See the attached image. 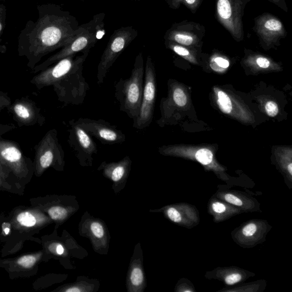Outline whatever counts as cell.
<instances>
[{
  "label": "cell",
  "mask_w": 292,
  "mask_h": 292,
  "mask_svg": "<svg viewBox=\"0 0 292 292\" xmlns=\"http://www.w3.org/2000/svg\"><path fill=\"white\" fill-rule=\"evenodd\" d=\"M90 51L82 52L61 60L34 76L30 83L41 90L53 86L61 102L80 105L90 89L83 76L84 64Z\"/></svg>",
  "instance_id": "1"
},
{
  "label": "cell",
  "mask_w": 292,
  "mask_h": 292,
  "mask_svg": "<svg viewBox=\"0 0 292 292\" xmlns=\"http://www.w3.org/2000/svg\"><path fill=\"white\" fill-rule=\"evenodd\" d=\"M79 27L76 17L69 13L62 12L59 16L53 17L51 24L43 30L40 46L29 61L28 66L33 69L43 55L67 45Z\"/></svg>",
  "instance_id": "2"
},
{
  "label": "cell",
  "mask_w": 292,
  "mask_h": 292,
  "mask_svg": "<svg viewBox=\"0 0 292 292\" xmlns=\"http://www.w3.org/2000/svg\"><path fill=\"white\" fill-rule=\"evenodd\" d=\"M145 66L143 54L135 60L134 68L129 78H121L115 85V97L119 102L120 110L136 121L140 111L145 82Z\"/></svg>",
  "instance_id": "3"
},
{
  "label": "cell",
  "mask_w": 292,
  "mask_h": 292,
  "mask_svg": "<svg viewBox=\"0 0 292 292\" xmlns=\"http://www.w3.org/2000/svg\"><path fill=\"white\" fill-rule=\"evenodd\" d=\"M104 17V14H98L94 16L89 23L80 25L68 44L46 62L35 67L32 69L33 73L44 71L52 65L70 55L90 51L99 40V37L102 36Z\"/></svg>",
  "instance_id": "4"
},
{
  "label": "cell",
  "mask_w": 292,
  "mask_h": 292,
  "mask_svg": "<svg viewBox=\"0 0 292 292\" xmlns=\"http://www.w3.org/2000/svg\"><path fill=\"white\" fill-rule=\"evenodd\" d=\"M138 35L137 30L132 27H122L112 33L98 64L97 77L99 85L103 84L112 65Z\"/></svg>",
  "instance_id": "5"
},
{
  "label": "cell",
  "mask_w": 292,
  "mask_h": 292,
  "mask_svg": "<svg viewBox=\"0 0 292 292\" xmlns=\"http://www.w3.org/2000/svg\"><path fill=\"white\" fill-rule=\"evenodd\" d=\"M36 151L34 168L38 175L50 167H62L64 164V151L59 143L57 131L51 129L46 133L37 145Z\"/></svg>",
  "instance_id": "6"
},
{
  "label": "cell",
  "mask_w": 292,
  "mask_h": 292,
  "mask_svg": "<svg viewBox=\"0 0 292 292\" xmlns=\"http://www.w3.org/2000/svg\"><path fill=\"white\" fill-rule=\"evenodd\" d=\"M156 94L155 67L150 56H147L145 71V82L140 111L133 127L142 130L151 125L153 119Z\"/></svg>",
  "instance_id": "7"
},
{
  "label": "cell",
  "mask_w": 292,
  "mask_h": 292,
  "mask_svg": "<svg viewBox=\"0 0 292 292\" xmlns=\"http://www.w3.org/2000/svg\"><path fill=\"white\" fill-rule=\"evenodd\" d=\"M73 120L91 137L97 138L103 145H117L126 140V135L117 126L106 121L83 118Z\"/></svg>",
  "instance_id": "8"
},
{
  "label": "cell",
  "mask_w": 292,
  "mask_h": 292,
  "mask_svg": "<svg viewBox=\"0 0 292 292\" xmlns=\"http://www.w3.org/2000/svg\"><path fill=\"white\" fill-rule=\"evenodd\" d=\"M68 143L82 165H91L93 155L97 154V145L88 133L77 125L73 120L69 121Z\"/></svg>",
  "instance_id": "9"
},
{
  "label": "cell",
  "mask_w": 292,
  "mask_h": 292,
  "mask_svg": "<svg viewBox=\"0 0 292 292\" xmlns=\"http://www.w3.org/2000/svg\"><path fill=\"white\" fill-rule=\"evenodd\" d=\"M0 156L3 163L20 179L27 178L32 163L22 152L18 143L0 138Z\"/></svg>",
  "instance_id": "10"
},
{
  "label": "cell",
  "mask_w": 292,
  "mask_h": 292,
  "mask_svg": "<svg viewBox=\"0 0 292 292\" xmlns=\"http://www.w3.org/2000/svg\"><path fill=\"white\" fill-rule=\"evenodd\" d=\"M7 109L20 128L42 126L45 123L46 118L42 114L41 108L36 102L27 97L17 99Z\"/></svg>",
  "instance_id": "11"
},
{
  "label": "cell",
  "mask_w": 292,
  "mask_h": 292,
  "mask_svg": "<svg viewBox=\"0 0 292 292\" xmlns=\"http://www.w3.org/2000/svg\"><path fill=\"white\" fill-rule=\"evenodd\" d=\"M131 164L132 161L130 157L127 156L119 162L110 163L103 162L100 169H103L104 173L110 176L113 181L118 182L123 180L127 174Z\"/></svg>",
  "instance_id": "12"
},
{
  "label": "cell",
  "mask_w": 292,
  "mask_h": 292,
  "mask_svg": "<svg viewBox=\"0 0 292 292\" xmlns=\"http://www.w3.org/2000/svg\"><path fill=\"white\" fill-rule=\"evenodd\" d=\"M17 221L21 226L26 228H32L36 226L40 220L33 213L25 211L19 213L17 216Z\"/></svg>",
  "instance_id": "13"
},
{
  "label": "cell",
  "mask_w": 292,
  "mask_h": 292,
  "mask_svg": "<svg viewBox=\"0 0 292 292\" xmlns=\"http://www.w3.org/2000/svg\"><path fill=\"white\" fill-rule=\"evenodd\" d=\"M217 95V104L220 110L225 114H229L232 110V104L229 96L223 91H216Z\"/></svg>",
  "instance_id": "14"
},
{
  "label": "cell",
  "mask_w": 292,
  "mask_h": 292,
  "mask_svg": "<svg viewBox=\"0 0 292 292\" xmlns=\"http://www.w3.org/2000/svg\"><path fill=\"white\" fill-rule=\"evenodd\" d=\"M217 10L219 16L223 19H228L232 15L231 8L228 0H219Z\"/></svg>",
  "instance_id": "15"
},
{
  "label": "cell",
  "mask_w": 292,
  "mask_h": 292,
  "mask_svg": "<svg viewBox=\"0 0 292 292\" xmlns=\"http://www.w3.org/2000/svg\"><path fill=\"white\" fill-rule=\"evenodd\" d=\"M196 159L199 162L203 165H208L210 164L213 160L212 152L208 149H200L196 154Z\"/></svg>",
  "instance_id": "16"
},
{
  "label": "cell",
  "mask_w": 292,
  "mask_h": 292,
  "mask_svg": "<svg viewBox=\"0 0 292 292\" xmlns=\"http://www.w3.org/2000/svg\"><path fill=\"white\" fill-rule=\"evenodd\" d=\"M172 98L174 103L179 107H184L187 103V97L184 91L181 88L173 90Z\"/></svg>",
  "instance_id": "17"
},
{
  "label": "cell",
  "mask_w": 292,
  "mask_h": 292,
  "mask_svg": "<svg viewBox=\"0 0 292 292\" xmlns=\"http://www.w3.org/2000/svg\"><path fill=\"white\" fill-rule=\"evenodd\" d=\"M48 213L51 219L54 220H62L65 219L68 215L66 209L59 206L50 208Z\"/></svg>",
  "instance_id": "18"
},
{
  "label": "cell",
  "mask_w": 292,
  "mask_h": 292,
  "mask_svg": "<svg viewBox=\"0 0 292 292\" xmlns=\"http://www.w3.org/2000/svg\"><path fill=\"white\" fill-rule=\"evenodd\" d=\"M130 281L134 286H141L144 281L142 270L139 267L134 268L131 273Z\"/></svg>",
  "instance_id": "19"
},
{
  "label": "cell",
  "mask_w": 292,
  "mask_h": 292,
  "mask_svg": "<svg viewBox=\"0 0 292 292\" xmlns=\"http://www.w3.org/2000/svg\"><path fill=\"white\" fill-rule=\"evenodd\" d=\"M37 258L36 256L27 255L21 257L17 260V263L25 268H31L37 263Z\"/></svg>",
  "instance_id": "20"
},
{
  "label": "cell",
  "mask_w": 292,
  "mask_h": 292,
  "mask_svg": "<svg viewBox=\"0 0 292 292\" xmlns=\"http://www.w3.org/2000/svg\"><path fill=\"white\" fill-rule=\"evenodd\" d=\"M174 40L181 44L185 45H190L193 42V38L190 36H187L184 34L178 33L173 37Z\"/></svg>",
  "instance_id": "21"
},
{
  "label": "cell",
  "mask_w": 292,
  "mask_h": 292,
  "mask_svg": "<svg viewBox=\"0 0 292 292\" xmlns=\"http://www.w3.org/2000/svg\"><path fill=\"white\" fill-rule=\"evenodd\" d=\"M12 104L11 99L7 93L0 91V112L7 108Z\"/></svg>",
  "instance_id": "22"
},
{
  "label": "cell",
  "mask_w": 292,
  "mask_h": 292,
  "mask_svg": "<svg viewBox=\"0 0 292 292\" xmlns=\"http://www.w3.org/2000/svg\"><path fill=\"white\" fill-rule=\"evenodd\" d=\"M266 112L271 117L276 116L278 113V107L276 103L273 101H269L266 104Z\"/></svg>",
  "instance_id": "23"
},
{
  "label": "cell",
  "mask_w": 292,
  "mask_h": 292,
  "mask_svg": "<svg viewBox=\"0 0 292 292\" xmlns=\"http://www.w3.org/2000/svg\"><path fill=\"white\" fill-rule=\"evenodd\" d=\"M265 28L272 31H279L282 28V24L280 21L276 20H269L266 22Z\"/></svg>",
  "instance_id": "24"
},
{
  "label": "cell",
  "mask_w": 292,
  "mask_h": 292,
  "mask_svg": "<svg viewBox=\"0 0 292 292\" xmlns=\"http://www.w3.org/2000/svg\"><path fill=\"white\" fill-rule=\"evenodd\" d=\"M91 230L94 236L97 238H102L104 236V229L103 226L97 222L91 225Z\"/></svg>",
  "instance_id": "25"
},
{
  "label": "cell",
  "mask_w": 292,
  "mask_h": 292,
  "mask_svg": "<svg viewBox=\"0 0 292 292\" xmlns=\"http://www.w3.org/2000/svg\"><path fill=\"white\" fill-rule=\"evenodd\" d=\"M167 215L174 223H180L182 220L181 213L176 208H169L167 210Z\"/></svg>",
  "instance_id": "26"
},
{
  "label": "cell",
  "mask_w": 292,
  "mask_h": 292,
  "mask_svg": "<svg viewBox=\"0 0 292 292\" xmlns=\"http://www.w3.org/2000/svg\"><path fill=\"white\" fill-rule=\"evenodd\" d=\"M257 230V226L254 223L248 224L243 229V233L247 237H252L254 235Z\"/></svg>",
  "instance_id": "27"
},
{
  "label": "cell",
  "mask_w": 292,
  "mask_h": 292,
  "mask_svg": "<svg viewBox=\"0 0 292 292\" xmlns=\"http://www.w3.org/2000/svg\"><path fill=\"white\" fill-rule=\"evenodd\" d=\"M242 280V276L241 274L238 273H235L230 274L225 278V281L226 284L228 285H233L236 284V283L239 282Z\"/></svg>",
  "instance_id": "28"
},
{
  "label": "cell",
  "mask_w": 292,
  "mask_h": 292,
  "mask_svg": "<svg viewBox=\"0 0 292 292\" xmlns=\"http://www.w3.org/2000/svg\"><path fill=\"white\" fill-rule=\"evenodd\" d=\"M225 199L226 202L235 205V206H241L243 205L242 200L232 194L225 195Z\"/></svg>",
  "instance_id": "29"
},
{
  "label": "cell",
  "mask_w": 292,
  "mask_h": 292,
  "mask_svg": "<svg viewBox=\"0 0 292 292\" xmlns=\"http://www.w3.org/2000/svg\"><path fill=\"white\" fill-rule=\"evenodd\" d=\"M16 128L14 125H4L0 124V138H2V136L3 134H6L10 131L12 130L13 129H15Z\"/></svg>",
  "instance_id": "30"
},
{
  "label": "cell",
  "mask_w": 292,
  "mask_h": 292,
  "mask_svg": "<svg viewBox=\"0 0 292 292\" xmlns=\"http://www.w3.org/2000/svg\"><path fill=\"white\" fill-rule=\"evenodd\" d=\"M173 50L176 52V53L182 56H186L189 55V51L188 50H187L185 49V48L181 46H173Z\"/></svg>",
  "instance_id": "31"
},
{
  "label": "cell",
  "mask_w": 292,
  "mask_h": 292,
  "mask_svg": "<svg viewBox=\"0 0 292 292\" xmlns=\"http://www.w3.org/2000/svg\"><path fill=\"white\" fill-rule=\"evenodd\" d=\"M257 64L261 68H268L270 66V62L268 60L263 57L258 59L256 61Z\"/></svg>",
  "instance_id": "32"
},
{
  "label": "cell",
  "mask_w": 292,
  "mask_h": 292,
  "mask_svg": "<svg viewBox=\"0 0 292 292\" xmlns=\"http://www.w3.org/2000/svg\"><path fill=\"white\" fill-rule=\"evenodd\" d=\"M215 62L218 66L224 69L228 68L229 65V63L227 60L220 57L216 58L215 59Z\"/></svg>",
  "instance_id": "33"
},
{
  "label": "cell",
  "mask_w": 292,
  "mask_h": 292,
  "mask_svg": "<svg viewBox=\"0 0 292 292\" xmlns=\"http://www.w3.org/2000/svg\"><path fill=\"white\" fill-rule=\"evenodd\" d=\"M213 210L216 213H223L225 211V207L224 204L216 202L213 204Z\"/></svg>",
  "instance_id": "34"
},
{
  "label": "cell",
  "mask_w": 292,
  "mask_h": 292,
  "mask_svg": "<svg viewBox=\"0 0 292 292\" xmlns=\"http://www.w3.org/2000/svg\"><path fill=\"white\" fill-rule=\"evenodd\" d=\"M56 252L59 255H62L64 254V248L62 245H58L56 248Z\"/></svg>",
  "instance_id": "35"
},
{
  "label": "cell",
  "mask_w": 292,
  "mask_h": 292,
  "mask_svg": "<svg viewBox=\"0 0 292 292\" xmlns=\"http://www.w3.org/2000/svg\"><path fill=\"white\" fill-rule=\"evenodd\" d=\"M82 291V290L81 289V288H80L79 287H77V286L69 287V289L66 290V291H68V292H77V291Z\"/></svg>",
  "instance_id": "36"
},
{
  "label": "cell",
  "mask_w": 292,
  "mask_h": 292,
  "mask_svg": "<svg viewBox=\"0 0 292 292\" xmlns=\"http://www.w3.org/2000/svg\"><path fill=\"white\" fill-rule=\"evenodd\" d=\"M3 228H4V229H3L4 232V233H5L6 235H8L9 233H10V230H11L10 226V227H8V226H6L5 228H4V227H3Z\"/></svg>",
  "instance_id": "37"
},
{
  "label": "cell",
  "mask_w": 292,
  "mask_h": 292,
  "mask_svg": "<svg viewBox=\"0 0 292 292\" xmlns=\"http://www.w3.org/2000/svg\"><path fill=\"white\" fill-rule=\"evenodd\" d=\"M287 171H288V172L290 173V175H292V164L290 163L288 165V166H287Z\"/></svg>",
  "instance_id": "38"
},
{
  "label": "cell",
  "mask_w": 292,
  "mask_h": 292,
  "mask_svg": "<svg viewBox=\"0 0 292 292\" xmlns=\"http://www.w3.org/2000/svg\"><path fill=\"white\" fill-rule=\"evenodd\" d=\"M196 0H186V2L189 4H193L195 2Z\"/></svg>",
  "instance_id": "39"
},
{
  "label": "cell",
  "mask_w": 292,
  "mask_h": 292,
  "mask_svg": "<svg viewBox=\"0 0 292 292\" xmlns=\"http://www.w3.org/2000/svg\"><path fill=\"white\" fill-rule=\"evenodd\" d=\"M2 25L1 23H0V32L2 31Z\"/></svg>",
  "instance_id": "40"
},
{
  "label": "cell",
  "mask_w": 292,
  "mask_h": 292,
  "mask_svg": "<svg viewBox=\"0 0 292 292\" xmlns=\"http://www.w3.org/2000/svg\"><path fill=\"white\" fill-rule=\"evenodd\" d=\"M134 1H140V0H134Z\"/></svg>",
  "instance_id": "41"
}]
</instances>
